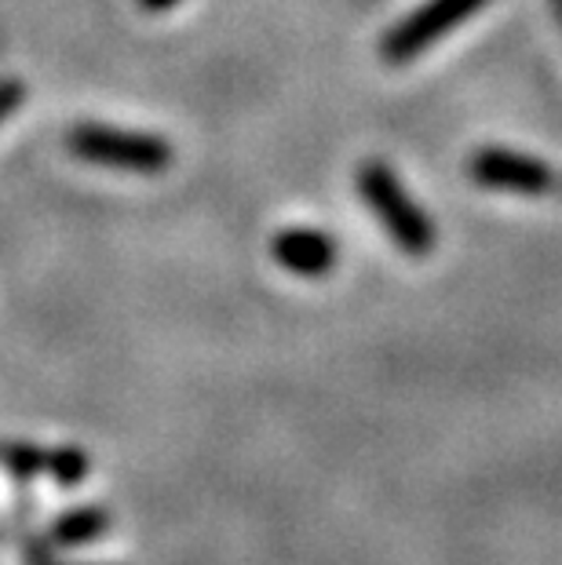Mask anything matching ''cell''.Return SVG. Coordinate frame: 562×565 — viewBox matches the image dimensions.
<instances>
[{"label":"cell","instance_id":"1","mask_svg":"<svg viewBox=\"0 0 562 565\" xmlns=\"http://www.w3.org/2000/svg\"><path fill=\"white\" fill-rule=\"evenodd\" d=\"M358 194L377 212V220L384 223V231L399 242L402 252L427 256L435 248V226L427 220V212L405 194L399 175L384 161H369L358 168Z\"/></svg>","mask_w":562,"mask_h":565},{"label":"cell","instance_id":"2","mask_svg":"<svg viewBox=\"0 0 562 565\" xmlns=\"http://www.w3.org/2000/svg\"><path fill=\"white\" fill-rule=\"evenodd\" d=\"M66 142L77 158L103 168H117V172L158 175L172 164V147L161 136H150V131H128V128L85 121L70 128Z\"/></svg>","mask_w":562,"mask_h":565},{"label":"cell","instance_id":"3","mask_svg":"<svg viewBox=\"0 0 562 565\" xmlns=\"http://www.w3.org/2000/svg\"><path fill=\"white\" fill-rule=\"evenodd\" d=\"M483 4L486 0H427L424 8H416L410 19H402L399 26L388 33L380 55H384L388 63H410V58L427 52L438 38H446L449 30H457L460 22L475 15Z\"/></svg>","mask_w":562,"mask_h":565},{"label":"cell","instance_id":"4","mask_svg":"<svg viewBox=\"0 0 562 565\" xmlns=\"http://www.w3.org/2000/svg\"><path fill=\"white\" fill-rule=\"evenodd\" d=\"M471 179L494 190H516V194H544L555 183L552 168L516 150H483L471 158Z\"/></svg>","mask_w":562,"mask_h":565},{"label":"cell","instance_id":"5","mask_svg":"<svg viewBox=\"0 0 562 565\" xmlns=\"http://www.w3.org/2000/svg\"><path fill=\"white\" fill-rule=\"evenodd\" d=\"M271 252L285 270L300 274V278H321V274L332 270V263H337V245H332V237L318 234V231H282L274 237Z\"/></svg>","mask_w":562,"mask_h":565},{"label":"cell","instance_id":"6","mask_svg":"<svg viewBox=\"0 0 562 565\" xmlns=\"http://www.w3.org/2000/svg\"><path fill=\"white\" fill-rule=\"evenodd\" d=\"M110 511L103 508V503H85V508H70L63 511L59 519L47 525V547L55 551H66V547H81V544H92V540H99L110 533Z\"/></svg>","mask_w":562,"mask_h":565},{"label":"cell","instance_id":"7","mask_svg":"<svg viewBox=\"0 0 562 565\" xmlns=\"http://www.w3.org/2000/svg\"><path fill=\"white\" fill-rule=\"evenodd\" d=\"M0 467L15 482H30V478L47 475V449H38L30 441H0Z\"/></svg>","mask_w":562,"mask_h":565},{"label":"cell","instance_id":"8","mask_svg":"<svg viewBox=\"0 0 562 565\" xmlns=\"http://www.w3.org/2000/svg\"><path fill=\"white\" fill-rule=\"evenodd\" d=\"M47 475L59 489H74L92 475V460L77 445H59V449H47Z\"/></svg>","mask_w":562,"mask_h":565},{"label":"cell","instance_id":"9","mask_svg":"<svg viewBox=\"0 0 562 565\" xmlns=\"http://www.w3.org/2000/svg\"><path fill=\"white\" fill-rule=\"evenodd\" d=\"M22 562H26V565H95V562H59L55 547H47V544H41V540H33V536L22 540Z\"/></svg>","mask_w":562,"mask_h":565},{"label":"cell","instance_id":"10","mask_svg":"<svg viewBox=\"0 0 562 565\" xmlns=\"http://www.w3.org/2000/svg\"><path fill=\"white\" fill-rule=\"evenodd\" d=\"M22 99H26V88H22V81H15V77L0 81V125H4L8 117L19 110Z\"/></svg>","mask_w":562,"mask_h":565},{"label":"cell","instance_id":"11","mask_svg":"<svg viewBox=\"0 0 562 565\" xmlns=\"http://www.w3.org/2000/svg\"><path fill=\"white\" fill-rule=\"evenodd\" d=\"M179 0H139V8L142 11H169V8H176Z\"/></svg>","mask_w":562,"mask_h":565}]
</instances>
